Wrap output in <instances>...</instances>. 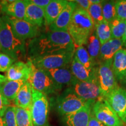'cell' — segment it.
Here are the masks:
<instances>
[{
  "instance_id": "277c9868",
  "label": "cell",
  "mask_w": 126,
  "mask_h": 126,
  "mask_svg": "<svg viewBox=\"0 0 126 126\" xmlns=\"http://www.w3.org/2000/svg\"><path fill=\"white\" fill-rule=\"evenodd\" d=\"M30 67V74L28 82L34 90L45 94L46 95L56 93L61 89V85L57 83L46 71L38 68L28 60Z\"/></svg>"
},
{
  "instance_id": "603a6c76",
  "label": "cell",
  "mask_w": 126,
  "mask_h": 126,
  "mask_svg": "<svg viewBox=\"0 0 126 126\" xmlns=\"http://www.w3.org/2000/svg\"><path fill=\"white\" fill-rule=\"evenodd\" d=\"M68 1L65 0H51L44 9L45 24L46 26H49L54 22L65 7Z\"/></svg>"
},
{
  "instance_id": "ac0fdd59",
  "label": "cell",
  "mask_w": 126,
  "mask_h": 126,
  "mask_svg": "<svg viewBox=\"0 0 126 126\" xmlns=\"http://www.w3.org/2000/svg\"><path fill=\"white\" fill-rule=\"evenodd\" d=\"M30 74V67L28 63L23 61H16L6 72L5 79L9 81H28Z\"/></svg>"
},
{
  "instance_id": "7bdbcfd3",
  "label": "cell",
  "mask_w": 126,
  "mask_h": 126,
  "mask_svg": "<svg viewBox=\"0 0 126 126\" xmlns=\"http://www.w3.org/2000/svg\"><path fill=\"white\" fill-rule=\"evenodd\" d=\"M0 19H1V16H0Z\"/></svg>"
},
{
  "instance_id": "7c38bea8",
  "label": "cell",
  "mask_w": 126,
  "mask_h": 126,
  "mask_svg": "<svg viewBox=\"0 0 126 126\" xmlns=\"http://www.w3.org/2000/svg\"><path fill=\"white\" fill-rule=\"evenodd\" d=\"M124 125H126V90L118 87L105 97Z\"/></svg>"
},
{
  "instance_id": "1f68e13d",
  "label": "cell",
  "mask_w": 126,
  "mask_h": 126,
  "mask_svg": "<svg viewBox=\"0 0 126 126\" xmlns=\"http://www.w3.org/2000/svg\"><path fill=\"white\" fill-rule=\"evenodd\" d=\"M3 118L4 120L5 126H17L15 107L9 106L6 110Z\"/></svg>"
},
{
  "instance_id": "8d00e7d4",
  "label": "cell",
  "mask_w": 126,
  "mask_h": 126,
  "mask_svg": "<svg viewBox=\"0 0 126 126\" xmlns=\"http://www.w3.org/2000/svg\"><path fill=\"white\" fill-rule=\"evenodd\" d=\"M88 126H106L105 124H103L101 122L98 120L95 116H94V114L92 113L90 115V117H89V122H88Z\"/></svg>"
},
{
  "instance_id": "e0dca14e",
  "label": "cell",
  "mask_w": 126,
  "mask_h": 126,
  "mask_svg": "<svg viewBox=\"0 0 126 126\" xmlns=\"http://www.w3.org/2000/svg\"><path fill=\"white\" fill-rule=\"evenodd\" d=\"M72 74L77 79L82 82L97 81V68L90 71L82 65L74 56L70 64Z\"/></svg>"
},
{
  "instance_id": "d590c367",
  "label": "cell",
  "mask_w": 126,
  "mask_h": 126,
  "mask_svg": "<svg viewBox=\"0 0 126 126\" xmlns=\"http://www.w3.org/2000/svg\"><path fill=\"white\" fill-rule=\"evenodd\" d=\"M74 1L77 4V7L81 8L86 11L89 10V7L91 5L90 0H75Z\"/></svg>"
},
{
  "instance_id": "60d3db41",
  "label": "cell",
  "mask_w": 126,
  "mask_h": 126,
  "mask_svg": "<svg viewBox=\"0 0 126 126\" xmlns=\"http://www.w3.org/2000/svg\"><path fill=\"white\" fill-rule=\"evenodd\" d=\"M0 126H5L4 120L3 117L0 116Z\"/></svg>"
},
{
  "instance_id": "d6a6232c",
  "label": "cell",
  "mask_w": 126,
  "mask_h": 126,
  "mask_svg": "<svg viewBox=\"0 0 126 126\" xmlns=\"http://www.w3.org/2000/svg\"><path fill=\"white\" fill-rule=\"evenodd\" d=\"M15 62L11 57L0 51V72H7Z\"/></svg>"
},
{
  "instance_id": "2e32d148",
  "label": "cell",
  "mask_w": 126,
  "mask_h": 126,
  "mask_svg": "<svg viewBox=\"0 0 126 126\" xmlns=\"http://www.w3.org/2000/svg\"><path fill=\"white\" fill-rule=\"evenodd\" d=\"M112 69L117 82L126 85V48H123L115 54Z\"/></svg>"
},
{
  "instance_id": "cb8c5ba5",
  "label": "cell",
  "mask_w": 126,
  "mask_h": 126,
  "mask_svg": "<svg viewBox=\"0 0 126 126\" xmlns=\"http://www.w3.org/2000/svg\"><path fill=\"white\" fill-rule=\"evenodd\" d=\"M32 87L27 81L19 91L14 100V103L16 107L30 110L32 103Z\"/></svg>"
},
{
  "instance_id": "74e56055",
  "label": "cell",
  "mask_w": 126,
  "mask_h": 126,
  "mask_svg": "<svg viewBox=\"0 0 126 126\" xmlns=\"http://www.w3.org/2000/svg\"><path fill=\"white\" fill-rule=\"evenodd\" d=\"M51 1V0H30L32 3L43 9L49 4Z\"/></svg>"
},
{
  "instance_id": "f35d334b",
  "label": "cell",
  "mask_w": 126,
  "mask_h": 126,
  "mask_svg": "<svg viewBox=\"0 0 126 126\" xmlns=\"http://www.w3.org/2000/svg\"><path fill=\"white\" fill-rule=\"evenodd\" d=\"M122 40L123 43V46L125 47V48H126V30L125 32V33H124L123 37V38L122 39Z\"/></svg>"
},
{
  "instance_id": "ffe728a7",
  "label": "cell",
  "mask_w": 126,
  "mask_h": 126,
  "mask_svg": "<svg viewBox=\"0 0 126 126\" xmlns=\"http://www.w3.org/2000/svg\"><path fill=\"white\" fill-rule=\"evenodd\" d=\"M122 39H111L101 45L99 56V64L108 61L113 60L115 54L123 48Z\"/></svg>"
},
{
  "instance_id": "484cf974",
  "label": "cell",
  "mask_w": 126,
  "mask_h": 126,
  "mask_svg": "<svg viewBox=\"0 0 126 126\" xmlns=\"http://www.w3.org/2000/svg\"><path fill=\"white\" fill-rule=\"evenodd\" d=\"M74 57L82 65L90 71H94L96 68L94 67L92 61L86 48L83 46L77 47L74 52Z\"/></svg>"
},
{
  "instance_id": "83f0119b",
  "label": "cell",
  "mask_w": 126,
  "mask_h": 126,
  "mask_svg": "<svg viewBox=\"0 0 126 126\" xmlns=\"http://www.w3.org/2000/svg\"><path fill=\"white\" fill-rule=\"evenodd\" d=\"M15 107L17 126H33L30 110Z\"/></svg>"
},
{
  "instance_id": "836d02e7",
  "label": "cell",
  "mask_w": 126,
  "mask_h": 126,
  "mask_svg": "<svg viewBox=\"0 0 126 126\" xmlns=\"http://www.w3.org/2000/svg\"><path fill=\"white\" fill-rule=\"evenodd\" d=\"M117 18L126 21V0L115 1Z\"/></svg>"
},
{
  "instance_id": "d4e9b609",
  "label": "cell",
  "mask_w": 126,
  "mask_h": 126,
  "mask_svg": "<svg viewBox=\"0 0 126 126\" xmlns=\"http://www.w3.org/2000/svg\"><path fill=\"white\" fill-rule=\"evenodd\" d=\"M86 50L94 64V67L99 65V56H100L101 44L96 34L95 30L93 32L88 39L86 44Z\"/></svg>"
},
{
  "instance_id": "7a4b0ae2",
  "label": "cell",
  "mask_w": 126,
  "mask_h": 126,
  "mask_svg": "<svg viewBox=\"0 0 126 126\" xmlns=\"http://www.w3.org/2000/svg\"><path fill=\"white\" fill-rule=\"evenodd\" d=\"M94 28V22L88 11L77 7L72 16L67 31L75 47L86 45Z\"/></svg>"
},
{
  "instance_id": "52a82bcc",
  "label": "cell",
  "mask_w": 126,
  "mask_h": 126,
  "mask_svg": "<svg viewBox=\"0 0 126 126\" xmlns=\"http://www.w3.org/2000/svg\"><path fill=\"white\" fill-rule=\"evenodd\" d=\"M112 61L100 63L97 68V79L102 96L105 98L110 92L119 87L112 69Z\"/></svg>"
},
{
  "instance_id": "4fadbf2b",
  "label": "cell",
  "mask_w": 126,
  "mask_h": 126,
  "mask_svg": "<svg viewBox=\"0 0 126 126\" xmlns=\"http://www.w3.org/2000/svg\"><path fill=\"white\" fill-rule=\"evenodd\" d=\"M94 101H88L81 109L71 114L64 116V120L67 126H88L92 113Z\"/></svg>"
},
{
  "instance_id": "e575fe53",
  "label": "cell",
  "mask_w": 126,
  "mask_h": 126,
  "mask_svg": "<svg viewBox=\"0 0 126 126\" xmlns=\"http://www.w3.org/2000/svg\"><path fill=\"white\" fill-rule=\"evenodd\" d=\"M10 102L6 99L0 91V116L3 117L7 109L9 106Z\"/></svg>"
},
{
  "instance_id": "4dcf8cb0",
  "label": "cell",
  "mask_w": 126,
  "mask_h": 126,
  "mask_svg": "<svg viewBox=\"0 0 126 126\" xmlns=\"http://www.w3.org/2000/svg\"><path fill=\"white\" fill-rule=\"evenodd\" d=\"M102 4V3L98 4H91L89 10L88 11V14L94 22V26L104 21Z\"/></svg>"
},
{
  "instance_id": "8fae6325",
  "label": "cell",
  "mask_w": 126,
  "mask_h": 126,
  "mask_svg": "<svg viewBox=\"0 0 126 126\" xmlns=\"http://www.w3.org/2000/svg\"><path fill=\"white\" fill-rule=\"evenodd\" d=\"M70 89L78 96L86 102H96L102 97L97 81L82 82L77 79L71 86Z\"/></svg>"
},
{
  "instance_id": "8992f818",
  "label": "cell",
  "mask_w": 126,
  "mask_h": 126,
  "mask_svg": "<svg viewBox=\"0 0 126 126\" xmlns=\"http://www.w3.org/2000/svg\"><path fill=\"white\" fill-rule=\"evenodd\" d=\"M75 51H61L29 60L38 68L48 70L70 66Z\"/></svg>"
},
{
  "instance_id": "d6986e66",
  "label": "cell",
  "mask_w": 126,
  "mask_h": 126,
  "mask_svg": "<svg viewBox=\"0 0 126 126\" xmlns=\"http://www.w3.org/2000/svg\"><path fill=\"white\" fill-rule=\"evenodd\" d=\"M26 7L24 20L31 24L41 27L45 23L44 9L26 0Z\"/></svg>"
},
{
  "instance_id": "6da1fadb",
  "label": "cell",
  "mask_w": 126,
  "mask_h": 126,
  "mask_svg": "<svg viewBox=\"0 0 126 126\" xmlns=\"http://www.w3.org/2000/svg\"><path fill=\"white\" fill-rule=\"evenodd\" d=\"M75 46L68 32L48 31L31 39L28 45L30 59L61 51H75Z\"/></svg>"
},
{
  "instance_id": "5bb4252c",
  "label": "cell",
  "mask_w": 126,
  "mask_h": 126,
  "mask_svg": "<svg viewBox=\"0 0 126 126\" xmlns=\"http://www.w3.org/2000/svg\"><path fill=\"white\" fill-rule=\"evenodd\" d=\"M77 7V5L74 1H68L67 5L63 9L57 18L48 26L50 31L67 32L72 16Z\"/></svg>"
},
{
  "instance_id": "4316f807",
  "label": "cell",
  "mask_w": 126,
  "mask_h": 126,
  "mask_svg": "<svg viewBox=\"0 0 126 126\" xmlns=\"http://www.w3.org/2000/svg\"><path fill=\"white\" fill-rule=\"evenodd\" d=\"M94 30L101 45L112 39L109 23L105 21L102 22V23L96 25Z\"/></svg>"
},
{
  "instance_id": "30bf717a",
  "label": "cell",
  "mask_w": 126,
  "mask_h": 126,
  "mask_svg": "<svg viewBox=\"0 0 126 126\" xmlns=\"http://www.w3.org/2000/svg\"><path fill=\"white\" fill-rule=\"evenodd\" d=\"M5 16L14 34L20 40L25 41L26 39H32L40 34V28L38 26L31 24L24 19Z\"/></svg>"
},
{
  "instance_id": "f1b7e54d",
  "label": "cell",
  "mask_w": 126,
  "mask_h": 126,
  "mask_svg": "<svg viewBox=\"0 0 126 126\" xmlns=\"http://www.w3.org/2000/svg\"><path fill=\"white\" fill-rule=\"evenodd\" d=\"M102 5L104 21L110 23L117 18L115 1H103Z\"/></svg>"
},
{
  "instance_id": "44dd1931",
  "label": "cell",
  "mask_w": 126,
  "mask_h": 126,
  "mask_svg": "<svg viewBox=\"0 0 126 126\" xmlns=\"http://www.w3.org/2000/svg\"><path fill=\"white\" fill-rule=\"evenodd\" d=\"M46 71L51 78L61 86L63 85H68L71 86L77 80L72 74L70 65Z\"/></svg>"
},
{
  "instance_id": "3957f363",
  "label": "cell",
  "mask_w": 126,
  "mask_h": 126,
  "mask_svg": "<svg viewBox=\"0 0 126 126\" xmlns=\"http://www.w3.org/2000/svg\"><path fill=\"white\" fill-rule=\"evenodd\" d=\"M0 51L15 61L25 54V41L16 37L5 16L0 19Z\"/></svg>"
},
{
  "instance_id": "5b68a950",
  "label": "cell",
  "mask_w": 126,
  "mask_h": 126,
  "mask_svg": "<svg viewBox=\"0 0 126 126\" xmlns=\"http://www.w3.org/2000/svg\"><path fill=\"white\" fill-rule=\"evenodd\" d=\"M33 99L31 109L33 126H50L48 123L49 103L47 95L32 88Z\"/></svg>"
},
{
  "instance_id": "ba28073f",
  "label": "cell",
  "mask_w": 126,
  "mask_h": 126,
  "mask_svg": "<svg viewBox=\"0 0 126 126\" xmlns=\"http://www.w3.org/2000/svg\"><path fill=\"white\" fill-rule=\"evenodd\" d=\"M92 113L98 120L106 126H124V124L104 97H100L94 102L92 106Z\"/></svg>"
},
{
  "instance_id": "f546056e",
  "label": "cell",
  "mask_w": 126,
  "mask_h": 126,
  "mask_svg": "<svg viewBox=\"0 0 126 126\" xmlns=\"http://www.w3.org/2000/svg\"><path fill=\"white\" fill-rule=\"evenodd\" d=\"M111 28V38L122 39L126 30V21L116 18L110 23Z\"/></svg>"
},
{
  "instance_id": "ab89813d",
  "label": "cell",
  "mask_w": 126,
  "mask_h": 126,
  "mask_svg": "<svg viewBox=\"0 0 126 126\" xmlns=\"http://www.w3.org/2000/svg\"><path fill=\"white\" fill-rule=\"evenodd\" d=\"M103 1L102 0H90V2L91 4H101L103 2Z\"/></svg>"
},
{
  "instance_id": "b9f144b4",
  "label": "cell",
  "mask_w": 126,
  "mask_h": 126,
  "mask_svg": "<svg viewBox=\"0 0 126 126\" xmlns=\"http://www.w3.org/2000/svg\"><path fill=\"white\" fill-rule=\"evenodd\" d=\"M0 3H1V1H0Z\"/></svg>"
},
{
  "instance_id": "7402d4cb",
  "label": "cell",
  "mask_w": 126,
  "mask_h": 126,
  "mask_svg": "<svg viewBox=\"0 0 126 126\" xmlns=\"http://www.w3.org/2000/svg\"><path fill=\"white\" fill-rule=\"evenodd\" d=\"M26 82V80L9 81L7 79L0 80V91L9 102L13 101L19 91Z\"/></svg>"
},
{
  "instance_id": "9c48e42d",
  "label": "cell",
  "mask_w": 126,
  "mask_h": 126,
  "mask_svg": "<svg viewBox=\"0 0 126 126\" xmlns=\"http://www.w3.org/2000/svg\"><path fill=\"white\" fill-rule=\"evenodd\" d=\"M86 103L70 89L57 99V110L61 116H65L81 109Z\"/></svg>"
},
{
  "instance_id": "9a60e30c",
  "label": "cell",
  "mask_w": 126,
  "mask_h": 126,
  "mask_svg": "<svg viewBox=\"0 0 126 126\" xmlns=\"http://www.w3.org/2000/svg\"><path fill=\"white\" fill-rule=\"evenodd\" d=\"M26 0L1 1V11L5 16L19 19H24L26 7Z\"/></svg>"
}]
</instances>
